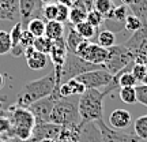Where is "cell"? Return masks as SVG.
I'll list each match as a JSON object with an SVG mask.
<instances>
[{
    "label": "cell",
    "instance_id": "33",
    "mask_svg": "<svg viewBox=\"0 0 147 142\" xmlns=\"http://www.w3.org/2000/svg\"><path fill=\"white\" fill-rule=\"evenodd\" d=\"M104 25H105L106 30L115 33V34L125 30V22L116 21V19H112V18H105V19H104Z\"/></svg>",
    "mask_w": 147,
    "mask_h": 142
},
{
    "label": "cell",
    "instance_id": "17",
    "mask_svg": "<svg viewBox=\"0 0 147 142\" xmlns=\"http://www.w3.org/2000/svg\"><path fill=\"white\" fill-rule=\"evenodd\" d=\"M79 142H102L101 132L95 124V122L82 124L80 134H79Z\"/></svg>",
    "mask_w": 147,
    "mask_h": 142
},
{
    "label": "cell",
    "instance_id": "31",
    "mask_svg": "<svg viewBox=\"0 0 147 142\" xmlns=\"http://www.w3.org/2000/svg\"><path fill=\"white\" fill-rule=\"evenodd\" d=\"M120 100L125 104H135L136 103V90L135 88H120L119 90Z\"/></svg>",
    "mask_w": 147,
    "mask_h": 142
},
{
    "label": "cell",
    "instance_id": "34",
    "mask_svg": "<svg viewBox=\"0 0 147 142\" xmlns=\"http://www.w3.org/2000/svg\"><path fill=\"white\" fill-rule=\"evenodd\" d=\"M113 7L115 5H113L112 0H94V4H93V8L95 11H98L100 14H102L104 16L108 15Z\"/></svg>",
    "mask_w": 147,
    "mask_h": 142
},
{
    "label": "cell",
    "instance_id": "40",
    "mask_svg": "<svg viewBox=\"0 0 147 142\" xmlns=\"http://www.w3.org/2000/svg\"><path fill=\"white\" fill-rule=\"evenodd\" d=\"M146 70H147V66H144V64H135V63H132V66H131L132 75H134V77L136 78L138 82H140V84H142L143 78H144Z\"/></svg>",
    "mask_w": 147,
    "mask_h": 142
},
{
    "label": "cell",
    "instance_id": "10",
    "mask_svg": "<svg viewBox=\"0 0 147 142\" xmlns=\"http://www.w3.org/2000/svg\"><path fill=\"white\" fill-rule=\"evenodd\" d=\"M124 47L136 55H146L147 56V23H144L139 30L132 33V36L128 38L124 44Z\"/></svg>",
    "mask_w": 147,
    "mask_h": 142
},
{
    "label": "cell",
    "instance_id": "48",
    "mask_svg": "<svg viewBox=\"0 0 147 142\" xmlns=\"http://www.w3.org/2000/svg\"><path fill=\"white\" fill-rule=\"evenodd\" d=\"M142 84H143V85H147V70H146V74H144V78H143Z\"/></svg>",
    "mask_w": 147,
    "mask_h": 142
},
{
    "label": "cell",
    "instance_id": "36",
    "mask_svg": "<svg viewBox=\"0 0 147 142\" xmlns=\"http://www.w3.org/2000/svg\"><path fill=\"white\" fill-rule=\"evenodd\" d=\"M104 19H105V16L102 15V14H100L98 11H95L94 8L90 10L89 12H87V16H86V21L89 22L91 26H94L95 29H98V27L104 23Z\"/></svg>",
    "mask_w": 147,
    "mask_h": 142
},
{
    "label": "cell",
    "instance_id": "30",
    "mask_svg": "<svg viewBox=\"0 0 147 142\" xmlns=\"http://www.w3.org/2000/svg\"><path fill=\"white\" fill-rule=\"evenodd\" d=\"M128 10H129V8H128L125 4L115 5L105 18H112V19H116V21L125 22V18L128 16Z\"/></svg>",
    "mask_w": 147,
    "mask_h": 142
},
{
    "label": "cell",
    "instance_id": "32",
    "mask_svg": "<svg viewBox=\"0 0 147 142\" xmlns=\"http://www.w3.org/2000/svg\"><path fill=\"white\" fill-rule=\"evenodd\" d=\"M11 48H12V42H11L10 33L5 30H0V56L11 52Z\"/></svg>",
    "mask_w": 147,
    "mask_h": 142
},
{
    "label": "cell",
    "instance_id": "16",
    "mask_svg": "<svg viewBox=\"0 0 147 142\" xmlns=\"http://www.w3.org/2000/svg\"><path fill=\"white\" fill-rule=\"evenodd\" d=\"M41 0H19V19L21 23L25 25L34 18L37 10H40Z\"/></svg>",
    "mask_w": 147,
    "mask_h": 142
},
{
    "label": "cell",
    "instance_id": "42",
    "mask_svg": "<svg viewBox=\"0 0 147 142\" xmlns=\"http://www.w3.org/2000/svg\"><path fill=\"white\" fill-rule=\"evenodd\" d=\"M69 16V8L65 7V5L57 4V16H56V21L60 22V23H65L68 21Z\"/></svg>",
    "mask_w": 147,
    "mask_h": 142
},
{
    "label": "cell",
    "instance_id": "7",
    "mask_svg": "<svg viewBox=\"0 0 147 142\" xmlns=\"http://www.w3.org/2000/svg\"><path fill=\"white\" fill-rule=\"evenodd\" d=\"M59 100H60L59 88H55L52 94L36 101L27 109L33 113L34 119H36V123H47V122H49V116H51V112H52L53 107L56 104V101H59Z\"/></svg>",
    "mask_w": 147,
    "mask_h": 142
},
{
    "label": "cell",
    "instance_id": "29",
    "mask_svg": "<svg viewBox=\"0 0 147 142\" xmlns=\"http://www.w3.org/2000/svg\"><path fill=\"white\" fill-rule=\"evenodd\" d=\"M52 45H53V41L49 40V38L45 36L36 38V40H34V44H33V47H34L36 51H38V52H41V53H45V55H49L51 49H52Z\"/></svg>",
    "mask_w": 147,
    "mask_h": 142
},
{
    "label": "cell",
    "instance_id": "45",
    "mask_svg": "<svg viewBox=\"0 0 147 142\" xmlns=\"http://www.w3.org/2000/svg\"><path fill=\"white\" fill-rule=\"evenodd\" d=\"M74 1H75V0H57V4L65 5V7L71 8V7H72V4H74Z\"/></svg>",
    "mask_w": 147,
    "mask_h": 142
},
{
    "label": "cell",
    "instance_id": "12",
    "mask_svg": "<svg viewBox=\"0 0 147 142\" xmlns=\"http://www.w3.org/2000/svg\"><path fill=\"white\" fill-rule=\"evenodd\" d=\"M95 124H97V127H98V130L101 132L102 142H127V139H128L129 132L112 128L109 124H106L104 122V119L97 120Z\"/></svg>",
    "mask_w": 147,
    "mask_h": 142
},
{
    "label": "cell",
    "instance_id": "18",
    "mask_svg": "<svg viewBox=\"0 0 147 142\" xmlns=\"http://www.w3.org/2000/svg\"><path fill=\"white\" fill-rule=\"evenodd\" d=\"M87 12H89V10L84 7L83 3H80L79 0H75L72 7L69 8V16H68L69 25L75 26V25H78L80 22L86 21Z\"/></svg>",
    "mask_w": 147,
    "mask_h": 142
},
{
    "label": "cell",
    "instance_id": "2",
    "mask_svg": "<svg viewBox=\"0 0 147 142\" xmlns=\"http://www.w3.org/2000/svg\"><path fill=\"white\" fill-rule=\"evenodd\" d=\"M105 96V92H101L100 89H86L83 94L79 96L78 109L82 119V124L104 119Z\"/></svg>",
    "mask_w": 147,
    "mask_h": 142
},
{
    "label": "cell",
    "instance_id": "41",
    "mask_svg": "<svg viewBox=\"0 0 147 142\" xmlns=\"http://www.w3.org/2000/svg\"><path fill=\"white\" fill-rule=\"evenodd\" d=\"M34 40H36V37L33 36L27 29H23V32H22V34H21V47L23 48V49H26V48H29V47H33Z\"/></svg>",
    "mask_w": 147,
    "mask_h": 142
},
{
    "label": "cell",
    "instance_id": "23",
    "mask_svg": "<svg viewBox=\"0 0 147 142\" xmlns=\"http://www.w3.org/2000/svg\"><path fill=\"white\" fill-rule=\"evenodd\" d=\"M128 8L136 15L143 23H147V0H132Z\"/></svg>",
    "mask_w": 147,
    "mask_h": 142
},
{
    "label": "cell",
    "instance_id": "47",
    "mask_svg": "<svg viewBox=\"0 0 147 142\" xmlns=\"http://www.w3.org/2000/svg\"><path fill=\"white\" fill-rule=\"evenodd\" d=\"M4 85H5V75H3V74L0 73V89L4 88Z\"/></svg>",
    "mask_w": 147,
    "mask_h": 142
},
{
    "label": "cell",
    "instance_id": "4",
    "mask_svg": "<svg viewBox=\"0 0 147 142\" xmlns=\"http://www.w3.org/2000/svg\"><path fill=\"white\" fill-rule=\"evenodd\" d=\"M36 126V119L27 108L14 107L11 108V127L16 138L21 141H29L32 138Z\"/></svg>",
    "mask_w": 147,
    "mask_h": 142
},
{
    "label": "cell",
    "instance_id": "43",
    "mask_svg": "<svg viewBox=\"0 0 147 142\" xmlns=\"http://www.w3.org/2000/svg\"><path fill=\"white\" fill-rule=\"evenodd\" d=\"M10 127H11V123L7 119H0V132H1V130H3V132L7 131Z\"/></svg>",
    "mask_w": 147,
    "mask_h": 142
},
{
    "label": "cell",
    "instance_id": "6",
    "mask_svg": "<svg viewBox=\"0 0 147 142\" xmlns=\"http://www.w3.org/2000/svg\"><path fill=\"white\" fill-rule=\"evenodd\" d=\"M134 58V53L128 51L124 45H115L108 49V60L104 64V69L112 75H115L121 70L132 66Z\"/></svg>",
    "mask_w": 147,
    "mask_h": 142
},
{
    "label": "cell",
    "instance_id": "49",
    "mask_svg": "<svg viewBox=\"0 0 147 142\" xmlns=\"http://www.w3.org/2000/svg\"><path fill=\"white\" fill-rule=\"evenodd\" d=\"M40 142H57L56 139H49V138H47V139H41Z\"/></svg>",
    "mask_w": 147,
    "mask_h": 142
},
{
    "label": "cell",
    "instance_id": "5",
    "mask_svg": "<svg viewBox=\"0 0 147 142\" xmlns=\"http://www.w3.org/2000/svg\"><path fill=\"white\" fill-rule=\"evenodd\" d=\"M98 69H104V64L89 63L82 58H79L76 53L68 51L65 62H64L63 67H61V84L67 82L71 78H76V77H79V75H82L84 73H89V71Z\"/></svg>",
    "mask_w": 147,
    "mask_h": 142
},
{
    "label": "cell",
    "instance_id": "35",
    "mask_svg": "<svg viewBox=\"0 0 147 142\" xmlns=\"http://www.w3.org/2000/svg\"><path fill=\"white\" fill-rule=\"evenodd\" d=\"M41 14L44 16V21H56V16H57V4L55 3H49V4H45L42 7Z\"/></svg>",
    "mask_w": 147,
    "mask_h": 142
},
{
    "label": "cell",
    "instance_id": "11",
    "mask_svg": "<svg viewBox=\"0 0 147 142\" xmlns=\"http://www.w3.org/2000/svg\"><path fill=\"white\" fill-rule=\"evenodd\" d=\"M63 127L47 122V123H36L34 130H33L32 138L29 139V142H40L41 139H59L60 134H61Z\"/></svg>",
    "mask_w": 147,
    "mask_h": 142
},
{
    "label": "cell",
    "instance_id": "44",
    "mask_svg": "<svg viewBox=\"0 0 147 142\" xmlns=\"http://www.w3.org/2000/svg\"><path fill=\"white\" fill-rule=\"evenodd\" d=\"M80 3H83L84 7L87 8V10H93V4H94V0H79Z\"/></svg>",
    "mask_w": 147,
    "mask_h": 142
},
{
    "label": "cell",
    "instance_id": "19",
    "mask_svg": "<svg viewBox=\"0 0 147 142\" xmlns=\"http://www.w3.org/2000/svg\"><path fill=\"white\" fill-rule=\"evenodd\" d=\"M23 32V25L21 22H16L12 30H11L10 36H11V42H12V48H11V52L12 55L18 58V56H22L25 53V49L21 47V34Z\"/></svg>",
    "mask_w": 147,
    "mask_h": 142
},
{
    "label": "cell",
    "instance_id": "21",
    "mask_svg": "<svg viewBox=\"0 0 147 142\" xmlns=\"http://www.w3.org/2000/svg\"><path fill=\"white\" fill-rule=\"evenodd\" d=\"M64 29H65L64 23H60L57 21H48L45 23V37H48L52 41L63 38Z\"/></svg>",
    "mask_w": 147,
    "mask_h": 142
},
{
    "label": "cell",
    "instance_id": "37",
    "mask_svg": "<svg viewBox=\"0 0 147 142\" xmlns=\"http://www.w3.org/2000/svg\"><path fill=\"white\" fill-rule=\"evenodd\" d=\"M143 25H144V23H143L136 15H134V14H128V16L125 18V29L128 32H132V33L136 32Z\"/></svg>",
    "mask_w": 147,
    "mask_h": 142
},
{
    "label": "cell",
    "instance_id": "46",
    "mask_svg": "<svg viewBox=\"0 0 147 142\" xmlns=\"http://www.w3.org/2000/svg\"><path fill=\"white\" fill-rule=\"evenodd\" d=\"M127 142H140V139L134 134V132H129V135H128V139H127Z\"/></svg>",
    "mask_w": 147,
    "mask_h": 142
},
{
    "label": "cell",
    "instance_id": "14",
    "mask_svg": "<svg viewBox=\"0 0 147 142\" xmlns=\"http://www.w3.org/2000/svg\"><path fill=\"white\" fill-rule=\"evenodd\" d=\"M132 116L127 109H113L109 115V126L115 130H125L131 126Z\"/></svg>",
    "mask_w": 147,
    "mask_h": 142
},
{
    "label": "cell",
    "instance_id": "9",
    "mask_svg": "<svg viewBox=\"0 0 147 142\" xmlns=\"http://www.w3.org/2000/svg\"><path fill=\"white\" fill-rule=\"evenodd\" d=\"M113 75L108 73L105 69L93 70L89 73H84L82 75L76 77L78 81H80L84 85L86 89H100V88H106L110 84Z\"/></svg>",
    "mask_w": 147,
    "mask_h": 142
},
{
    "label": "cell",
    "instance_id": "20",
    "mask_svg": "<svg viewBox=\"0 0 147 142\" xmlns=\"http://www.w3.org/2000/svg\"><path fill=\"white\" fill-rule=\"evenodd\" d=\"M26 63L30 70H42L48 64V55L34 51L29 56H26Z\"/></svg>",
    "mask_w": 147,
    "mask_h": 142
},
{
    "label": "cell",
    "instance_id": "13",
    "mask_svg": "<svg viewBox=\"0 0 147 142\" xmlns=\"http://www.w3.org/2000/svg\"><path fill=\"white\" fill-rule=\"evenodd\" d=\"M19 19V0H0V21L21 22Z\"/></svg>",
    "mask_w": 147,
    "mask_h": 142
},
{
    "label": "cell",
    "instance_id": "22",
    "mask_svg": "<svg viewBox=\"0 0 147 142\" xmlns=\"http://www.w3.org/2000/svg\"><path fill=\"white\" fill-rule=\"evenodd\" d=\"M98 36H97V44L100 47L105 48V49H109V48L115 47L116 45V34L115 33L109 32L106 29H102V30H98Z\"/></svg>",
    "mask_w": 147,
    "mask_h": 142
},
{
    "label": "cell",
    "instance_id": "28",
    "mask_svg": "<svg viewBox=\"0 0 147 142\" xmlns=\"http://www.w3.org/2000/svg\"><path fill=\"white\" fill-rule=\"evenodd\" d=\"M131 67V66H129ZM138 84L136 78L132 75L131 71H128V67L120 71V78H119V86L120 88H135Z\"/></svg>",
    "mask_w": 147,
    "mask_h": 142
},
{
    "label": "cell",
    "instance_id": "8",
    "mask_svg": "<svg viewBox=\"0 0 147 142\" xmlns=\"http://www.w3.org/2000/svg\"><path fill=\"white\" fill-rule=\"evenodd\" d=\"M75 53L79 58L93 64H105L108 60V49L100 47L98 44H93L89 40H83L80 42Z\"/></svg>",
    "mask_w": 147,
    "mask_h": 142
},
{
    "label": "cell",
    "instance_id": "27",
    "mask_svg": "<svg viewBox=\"0 0 147 142\" xmlns=\"http://www.w3.org/2000/svg\"><path fill=\"white\" fill-rule=\"evenodd\" d=\"M134 134L139 139L147 141V115L139 116L134 122Z\"/></svg>",
    "mask_w": 147,
    "mask_h": 142
},
{
    "label": "cell",
    "instance_id": "25",
    "mask_svg": "<svg viewBox=\"0 0 147 142\" xmlns=\"http://www.w3.org/2000/svg\"><path fill=\"white\" fill-rule=\"evenodd\" d=\"M83 41V38L79 36L78 32L75 30V27L72 25H69L68 27V36L65 38V44H67V49H68L69 52H74L76 51V48L79 47V44Z\"/></svg>",
    "mask_w": 147,
    "mask_h": 142
},
{
    "label": "cell",
    "instance_id": "15",
    "mask_svg": "<svg viewBox=\"0 0 147 142\" xmlns=\"http://www.w3.org/2000/svg\"><path fill=\"white\" fill-rule=\"evenodd\" d=\"M67 53H68V49H67V44H65L64 37L59 38V40H55L52 49L49 52V58L52 60L53 66L55 67H63L65 58H67Z\"/></svg>",
    "mask_w": 147,
    "mask_h": 142
},
{
    "label": "cell",
    "instance_id": "1",
    "mask_svg": "<svg viewBox=\"0 0 147 142\" xmlns=\"http://www.w3.org/2000/svg\"><path fill=\"white\" fill-rule=\"evenodd\" d=\"M56 88V77L55 73H51L40 79L32 81L23 86L21 93L16 96L15 105L21 108H29L36 101L48 97L53 93Z\"/></svg>",
    "mask_w": 147,
    "mask_h": 142
},
{
    "label": "cell",
    "instance_id": "38",
    "mask_svg": "<svg viewBox=\"0 0 147 142\" xmlns=\"http://www.w3.org/2000/svg\"><path fill=\"white\" fill-rule=\"evenodd\" d=\"M67 84H68L69 89H71V94L72 96H76V97H79V96H82L86 92V88H84V85L80 82V81H78L76 78H71L67 81Z\"/></svg>",
    "mask_w": 147,
    "mask_h": 142
},
{
    "label": "cell",
    "instance_id": "3",
    "mask_svg": "<svg viewBox=\"0 0 147 142\" xmlns=\"http://www.w3.org/2000/svg\"><path fill=\"white\" fill-rule=\"evenodd\" d=\"M76 97V96H74ZM60 99L56 101V104L53 107L51 116H49V122L59 124L61 127H75L82 124V119L79 115L78 109V100L79 99Z\"/></svg>",
    "mask_w": 147,
    "mask_h": 142
},
{
    "label": "cell",
    "instance_id": "39",
    "mask_svg": "<svg viewBox=\"0 0 147 142\" xmlns=\"http://www.w3.org/2000/svg\"><path fill=\"white\" fill-rule=\"evenodd\" d=\"M135 90H136V103L147 107V85H138L135 86Z\"/></svg>",
    "mask_w": 147,
    "mask_h": 142
},
{
    "label": "cell",
    "instance_id": "24",
    "mask_svg": "<svg viewBox=\"0 0 147 142\" xmlns=\"http://www.w3.org/2000/svg\"><path fill=\"white\" fill-rule=\"evenodd\" d=\"M45 23L42 18H32L30 21L27 22V30L32 33L33 36L38 38V37L45 36Z\"/></svg>",
    "mask_w": 147,
    "mask_h": 142
},
{
    "label": "cell",
    "instance_id": "26",
    "mask_svg": "<svg viewBox=\"0 0 147 142\" xmlns=\"http://www.w3.org/2000/svg\"><path fill=\"white\" fill-rule=\"evenodd\" d=\"M74 27H75V30L78 32V34L82 37L83 40H89V41L95 36V33L98 30V29H95L94 26H91L87 21L80 22L78 25H75Z\"/></svg>",
    "mask_w": 147,
    "mask_h": 142
}]
</instances>
